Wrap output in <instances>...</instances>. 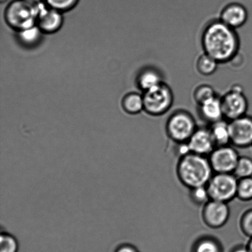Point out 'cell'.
<instances>
[{
	"label": "cell",
	"mask_w": 252,
	"mask_h": 252,
	"mask_svg": "<svg viewBox=\"0 0 252 252\" xmlns=\"http://www.w3.org/2000/svg\"><path fill=\"white\" fill-rule=\"evenodd\" d=\"M201 45L204 53L219 64H225L238 56L241 40L236 30L219 19L212 20L205 26L201 36Z\"/></svg>",
	"instance_id": "1"
},
{
	"label": "cell",
	"mask_w": 252,
	"mask_h": 252,
	"mask_svg": "<svg viewBox=\"0 0 252 252\" xmlns=\"http://www.w3.org/2000/svg\"><path fill=\"white\" fill-rule=\"evenodd\" d=\"M214 174L208 157L191 152L178 160V180L189 189L206 186Z\"/></svg>",
	"instance_id": "2"
},
{
	"label": "cell",
	"mask_w": 252,
	"mask_h": 252,
	"mask_svg": "<svg viewBox=\"0 0 252 252\" xmlns=\"http://www.w3.org/2000/svg\"><path fill=\"white\" fill-rule=\"evenodd\" d=\"M142 95L143 111L153 117L164 115L174 105V92L171 87L164 81L145 91Z\"/></svg>",
	"instance_id": "3"
},
{
	"label": "cell",
	"mask_w": 252,
	"mask_h": 252,
	"mask_svg": "<svg viewBox=\"0 0 252 252\" xmlns=\"http://www.w3.org/2000/svg\"><path fill=\"white\" fill-rule=\"evenodd\" d=\"M197 128L194 116L185 109L174 111L165 126L167 137L175 144L188 142Z\"/></svg>",
	"instance_id": "4"
},
{
	"label": "cell",
	"mask_w": 252,
	"mask_h": 252,
	"mask_svg": "<svg viewBox=\"0 0 252 252\" xmlns=\"http://www.w3.org/2000/svg\"><path fill=\"white\" fill-rule=\"evenodd\" d=\"M39 9L29 0H16L7 7L5 17L10 26L20 32L36 24Z\"/></svg>",
	"instance_id": "5"
},
{
	"label": "cell",
	"mask_w": 252,
	"mask_h": 252,
	"mask_svg": "<svg viewBox=\"0 0 252 252\" xmlns=\"http://www.w3.org/2000/svg\"><path fill=\"white\" fill-rule=\"evenodd\" d=\"M238 182L233 174H214L206 185L211 200L228 204L236 198Z\"/></svg>",
	"instance_id": "6"
},
{
	"label": "cell",
	"mask_w": 252,
	"mask_h": 252,
	"mask_svg": "<svg viewBox=\"0 0 252 252\" xmlns=\"http://www.w3.org/2000/svg\"><path fill=\"white\" fill-rule=\"evenodd\" d=\"M221 101L224 118L228 122L248 114L249 101L241 86H232L221 96Z\"/></svg>",
	"instance_id": "7"
},
{
	"label": "cell",
	"mask_w": 252,
	"mask_h": 252,
	"mask_svg": "<svg viewBox=\"0 0 252 252\" xmlns=\"http://www.w3.org/2000/svg\"><path fill=\"white\" fill-rule=\"evenodd\" d=\"M239 157L236 148L229 144L216 147L208 158L214 174H233Z\"/></svg>",
	"instance_id": "8"
},
{
	"label": "cell",
	"mask_w": 252,
	"mask_h": 252,
	"mask_svg": "<svg viewBox=\"0 0 252 252\" xmlns=\"http://www.w3.org/2000/svg\"><path fill=\"white\" fill-rule=\"evenodd\" d=\"M230 216V209L228 203L210 200L202 207V220L209 228H223L228 223Z\"/></svg>",
	"instance_id": "9"
},
{
	"label": "cell",
	"mask_w": 252,
	"mask_h": 252,
	"mask_svg": "<svg viewBox=\"0 0 252 252\" xmlns=\"http://www.w3.org/2000/svg\"><path fill=\"white\" fill-rule=\"evenodd\" d=\"M231 144L239 149L252 146V115L246 114L229 122Z\"/></svg>",
	"instance_id": "10"
},
{
	"label": "cell",
	"mask_w": 252,
	"mask_h": 252,
	"mask_svg": "<svg viewBox=\"0 0 252 252\" xmlns=\"http://www.w3.org/2000/svg\"><path fill=\"white\" fill-rule=\"evenodd\" d=\"M187 143L191 152L206 157L216 147L209 127H197Z\"/></svg>",
	"instance_id": "11"
},
{
	"label": "cell",
	"mask_w": 252,
	"mask_h": 252,
	"mask_svg": "<svg viewBox=\"0 0 252 252\" xmlns=\"http://www.w3.org/2000/svg\"><path fill=\"white\" fill-rule=\"evenodd\" d=\"M248 9L243 4L231 3L221 10L220 20L232 29H238L244 26L248 21Z\"/></svg>",
	"instance_id": "12"
},
{
	"label": "cell",
	"mask_w": 252,
	"mask_h": 252,
	"mask_svg": "<svg viewBox=\"0 0 252 252\" xmlns=\"http://www.w3.org/2000/svg\"><path fill=\"white\" fill-rule=\"evenodd\" d=\"M197 106L199 117L209 125L224 119L221 96L218 95Z\"/></svg>",
	"instance_id": "13"
},
{
	"label": "cell",
	"mask_w": 252,
	"mask_h": 252,
	"mask_svg": "<svg viewBox=\"0 0 252 252\" xmlns=\"http://www.w3.org/2000/svg\"><path fill=\"white\" fill-rule=\"evenodd\" d=\"M61 12L53 8L39 9L36 26L43 33L51 34L59 31L63 22Z\"/></svg>",
	"instance_id": "14"
},
{
	"label": "cell",
	"mask_w": 252,
	"mask_h": 252,
	"mask_svg": "<svg viewBox=\"0 0 252 252\" xmlns=\"http://www.w3.org/2000/svg\"><path fill=\"white\" fill-rule=\"evenodd\" d=\"M164 81L162 72L154 66H145L141 69L136 78L137 85L143 93Z\"/></svg>",
	"instance_id": "15"
},
{
	"label": "cell",
	"mask_w": 252,
	"mask_h": 252,
	"mask_svg": "<svg viewBox=\"0 0 252 252\" xmlns=\"http://www.w3.org/2000/svg\"><path fill=\"white\" fill-rule=\"evenodd\" d=\"M209 129L216 147L231 144V134L228 120L222 119L209 125Z\"/></svg>",
	"instance_id": "16"
},
{
	"label": "cell",
	"mask_w": 252,
	"mask_h": 252,
	"mask_svg": "<svg viewBox=\"0 0 252 252\" xmlns=\"http://www.w3.org/2000/svg\"><path fill=\"white\" fill-rule=\"evenodd\" d=\"M123 110L128 114L137 115L143 111V95L132 92L127 94L122 101Z\"/></svg>",
	"instance_id": "17"
},
{
	"label": "cell",
	"mask_w": 252,
	"mask_h": 252,
	"mask_svg": "<svg viewBox=\"0 0 252 252\" xmlns=\"http://www.w3.org/2000/svg\"><path fill=\"white\" fill-rule=\"evenodd\" d=\"M219 64L218 62L211 56L204 53L197 59L196 70L201 75L211 76L216 73Z\"/></svg>",
	"instance_id": "18"
},
{
	"label": "cell",
	"mask_w": 252,
	"mask_h": 252,
	"mask_svg": "<svg viewBox=\"0 0 252 252\" xmlns=\"http://www.w3.org/2000/svg\"><path fill=\"white\" fill-rule=\"evenodd\" d=\"M192 252H222L220 243L211 236H204L194 243Z\"/></svg>",
	"instance_id": "19"
},
{
	"label": "cell",
	"mask_w": 252,
	"mask_h": 252,
	"mask_svg": "<svg viewBox=\"0 0 252 252\" xmlns=\"http://www.w3.org/2000/svg\"><path fill=\"white\" fill-rule=\"evenodd\" d=\"M233 174L238 179L252 177V157L248 155L239 157Z\"/></svg>",
	"instance_id": "20"
},
{
	"label": "cell",
	"mask_w": 252,
	"mask_h": 252,
	"mask_svg": "<svg viewBox=\"0 0 252 252\" xmlns=\"http://www.w3.org/2000/svg\"><path fill=\"white\" fill-rule=\"evenodd\" d=\"M236 198L243 202H252V177L238 179Z\"/></svg>",
	"instance_id": "21"
},
{
	"label": "cell",
	"mask_w": 252,
	"mask_h": 252,
	"mask_svg": "<svg viewBox=\"0 0 252 252\" xmlns=\"http://www.w3.org/2000/svg\"><path fill=\"white\" fill-rule=\"evenodd\" d=\"M217 95L211 85L201 84L197 86L193 91V99L197 106L206 102Z\"/></svg>",
	"instance_id": "22"
},
{
	"label": "cell",
	"mask_w": 252,
	"mask_h": 252,
	"mask_svg": "<svg viewBox=\"0 0 252 252\" xmlns=\"http://www.w3.org/2000/svg\"><path fill=\"white\" fill-rule=\"evenodd\" d=\"M189 198L192 203L201 207H203L211 200L206 186H198L190 189Z\"/></svg>",
	"instance_id": "23"
},
{
	"label": "cell",
	"mask_w": 252,
	"mask_h": 252,
	"mask_svg": "<svg viewBox=\"0 0 252 252\" xmlns=\"http://www.w3.org/2000/svg\"><path fill=\"white\" fill-rule=\"evenodd\" d=\"M238 225L243 235L249 239L252 238V206L242 212Z\"/></svg>",
	"instance_id": "24"
},
{
	"label": "cell",
	"mask_w": 252,
	"mask_h": 252,
	"mask_svg": "<svg viewBox=\"0 0 252 252\" xmlns=\"http://www.w3.org/2000/svg\"><path fill=\"white\" fill-rule=\"evenodd\" d=\"M19 32L20 39L26 45H33L38 43L41 38V34L43 33L37 26L30 27Z\"/></svg>",
	"instance_id": "25"
},
{
	"label": "cell",
	"mask_w": 252,
	"mask_h": 252,
	"mask_svg": "<svg viewBox=\"0 0 252 252\" xmlns=\"http://www.w3.org/2000/svg\"><path fill=\"white\" fill-rule=\"evenodd\" d=\"M18 250L16 238L7 232H2L0 236V252H17Z\"/></svg>",
	"instance_id": "26"
},
{
	"label": "cell",
	"mask_w": 252,
	"mask_h": 252,
	"mask_svg": "<svg viewBox=\"0 0 252 252\" xmlns=\"http://www.w3.org/2000/svg\"><path fill=\"white\" fill-rule=\"evenodd\" d=\"M78 1V0H46L51 8L60 12L68 11L69 9L73 8Z\"/></svg>",
	"instance_id": "27"
},
{
	"label": "cell",
	"mask_w": 252,
	"mask_h": 252,
	"mask_svg": "<svg viewBox=\"0 0 252 252\" xmlns=\"http://www.w3.org/2000/svg\"><path fill=\"white\" fill-rule=\"evenodd\" d=\"M115 252H139L135 246L129 244H124L118 247Z\"/></svg>",
	"instance_id": "28"
},
{
	"label": "cell",
	"mask_w": 252,
	"mask_h": 252,
	"mask_svg": "<svg viewBox=\"0 0 252 252\" xmlns=\"http://www.w3.org/2000/svg\"><path fill=\"white\" fill-rule=\"evenodd\" d=\"M231 252H249V251L247 246H239L234 248Z\"/></svg>",
	"instance_id": "29"
},
{
	"label": "cell",
	"mask_w": 252,
	"mask_h": 252,
	"mask_svg": "<svg viewBox=\"0 0 252 252\" xmlns=\"http://www.w3.org/2000/svg\"><path fill=\"white\" fill-rule=\"evenodd\" d=\"M246 246L248 247L249 252H252V238L249 239L248 243Z\"/></svg>",
	"instance_id": "30"
},
{
	"label": "cell",
	"mask_w": 252,
	"mask_h": 252,
	"mask_svg": "<svg viewBox=\"0 0 252 252\" xmlns=\"http://www.w3.org/2000/svg\"><path fill=\"white\" fill-rule=\"evenodd\" d=\"M251 150V152H252V146L250 148Z\"/></svg>",
	"instance_id": "31"
}]
</instances>
